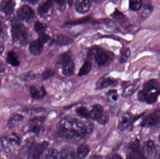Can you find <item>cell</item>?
<instances>
[{
    "instance_id": "obj_44",
    "label": "cell",
    "mask_w": 160,
    "mask_h": 159,
    "mask_svg": "<svg viewBox=\"0 0 160 159\" xmlns=\"http://www.w3.org/2000/svg\"><path fill=\"white\" fill-rule=\"evenodd\" d=\"M107 159H122L121 157L117 154H113L108 156Z\"/></svg>"
},
{
    "instance_id": "obj_40",
    "label": "cell",
    "mask_w": 160,
    "mask_h": 159,
    "mask_svg": "<svg viewBox=\"0 0 160 159\" xmlns=\"http://www.w3.org/2000/svg\"><path fill=\"white\" fill-rule=\"evenodd\" d=\"M51 37L49 35L47 34L43 33L39 35V37L38 39L43 44L48 42L50 39Z\"/></svg>"
},
{
    "instance_id": "obj_30",
    "label": "cell",
    "mask_w": 160,
    "mask_h": 159,
    "mask_svg": "<svg viewBox=\"0 0 160 159\" xmlns=\"http://www.w3.org/2000/svg\"><path fill=\"white\" fill-rule=\"evenodd\" d=\"M35 30L39 34V35L45 33V31L48 28V26L45 23L41 22V21H37L36 22L34 26Z\"/></svg>"
},
{
    "instance_id": "obj_5",
    "label": "cell",
    "mask_w": 160,
    "mask_h": 159,
    "mask_svg": "<svg viewBox=\"0 0 160 159\" xmlns=\"http://www.w3.org/2000/svg\"><path fill=\"white\" fill-rule=\"evenodd\" d=\"M18 16L21 19L29 21L35 16L34 11L32 7L27 5H23L18 11Z\"/></svg>"
},
{
    "instance_id": "obj_17",
    "label": "cell",
    "mask_w": 160,
    "mask_h": 159,
    "mask_svg": "<svg viewBox=\"0 0 160 159\" xmlns=\"http://www.w3.org/2000/svg\"><path fill=\"white\" fill-rule=\"evenodd\" d=\"M23 116L20 114H17L13 116L8 120L7 123V127L10 129H12L20 125L23 121Z\"/></svg>"
},
{
    "instance_id": "obj_31",
    "label": "cell",
    "mask_w": 160,
    "mask_h": 159,
    "mask_svg": "<svg viewBox=\"0 0 160 159\" xmlns=\"http://www.w3.org/2000/svg\"><path fill=\"white\" fill-rule=\"evenodd\" d=\"M77 113L81 117L88 119L90 118V111L84 106H80L77 109Z\"/></svg>"
},
{
    "instance_id": "obj_15",
    "label": "cell",
    "mask_w": 160,
    "mask_h": 159,
    "mask_svg": "<svg viewBox=\"0 0 160 159\" xmlns=\"http://www.w3.org/2000/svg\"><path fill=\"white\" fill-rule=\"evenodd\" d=\"M30 93L32 98L35 99H40L46 95V91L44 87L38 88L36 86H31L30 89Z\"/></svg>"
},
{
    "instance_id": "obj_29",
    "label": "cell",
    "mask_w": 160,
    "mask_h": 159,
    "mask_svg": "<svg viewBox=\"0 0 160 159\" xmlns=\"http://www.w3.org/2000/svg\"><path fill=\"white\" fill-rule=\"evenodd\" d=\"M160 94V90L154 92H151L149 93L148 92L145 101L150 104L154 103L158 100V97Z\"/></svg>"
},
{
    "instance_id": "obj_13",
    "label": "cell",
    "mask_w": 160,
    "mask_h": 159,
    "mask_svg": "<svg viewBox=\"0 0 160 159\" xmlns=\"http://www.w3.org/2000/svg\"><path fill=\"white\" fill-rule=\"evenodd\" d=\"M103 108L100 105H96L93 106L92 110L90 111V118L93 120L98 121L104 114Z\"/></svg>"
},
{
    "instance_id": "obj_43",
    "label": "cell",
    "mask_w": 160,
    "mask_h": 159,
    "mask_svg": "<svg viewBox=\"0 0 160 159\" xmlns=\"http://www.w3.org/2000/svg\"><path fill=\"white\" fill-rule=\"evenodd\" d=\"M23 112L28 114H34L38 113L42 111V109H25L23 110Z\"/></svg>"
},
{
    "instance_id": "obj_3",
    "label": "cell",
    "mask_w": 160,
    "mask_h": 159,
    "mask_svg": "<svg viewBox=\"0 0 160 159\" xmlns=\"http://www.w3.org/2000/svg\"><path fill=\"white\" fill-rule=\"evenodd\" d=\"M48 145V142H43L32 146L29 151L28 159H41Z\"/></svg>"
},
{
    "instance_id": "obj_48",
    "label": "cell",
    "mask_w": 160,
    "mask_h": 159,
    "mask_svg": "<svg viewBox=\"0 0 160 159\" xmlns=\"http://www.w3.org/2000/svg\"><path fill=\"white\" fill-rule=\"evenodd\" d=\"M89 159H99V157H98V156H92V157H90V158H89Z\"/></svg>"
},
{
    "instance_id": "obj_1",
    "label": "cell",
    "mask_w": 160,
    "mask_h": 159,
    "mask_svg": "<svg viewBox=\"0 0 160 159\" xmlns=\"http://www.w3.org/2000/svg\"><path fill=\"white\" fill-rule=\"evenodd\" d=\"M63 136L68 139L78 140L83 139L92 133L94 129L93 124L88 121L79 120L73 117H65L60 124Z\"/></svg>"
},
{
    "instance_id": "obj_32",
    "label": "cell",
    "mask_w": 160,
    "mask_h": 159,
    "mask_svg": "<svg viewBox=\"0 0 160 159\" xmlns=\"http://www.w3.org/2000/svg\"><path fill=\"white\" fill-rule=\"evenodd\" d=\"M142 2L140 0L130 1L129 2V7L132 11L139 10L142 6Z\"/></svg>"
},
{
    "instance_id": "obj_6",
    "label": "cell",
    "mask_w": 160,
    "mask_h": 159,
    "mask_svg": "<svg viewBox=\"0 0 160 159\" xmlns=\"http://www.w3.org/2000/svg\"><path fill=\"white\" fill-rule=\"evenodd\" d=\"M129 159H142L144 157L143 154L140 149L139 143L134 142L131 144L129 147Z\"/></svg>"
},
{
    "instance_id": "obj_33",
    "label": "cell",
    "mask_w": 160,
    "mask_h": 159,
    "mask_svg": "<svg viewBox=\"0 0 160 159\" xmlns=\"http://www.w3.org/2000/svg\"><path fill=\"white\" fill-rule=\"evenodd\" d=\"M58 153L57 150L54 148H50L47 151L45 159H57Z\"/></svg>"
},
{
    "instance_id": "obj_49",
    "label": "cell",
    "mask_w": 160,
    "mask_h": 159,
    "mask_svg": "<svg viewBox=\"0 0 160 159\" xmlns=\"http://www.w3.org/2000/svg\"><path fill=\"white\" fill-rule=\"evenodd\" d=\"M159 141H160V135H159Z\"/></svg>"
},
{
    "instance_id": "obj_39",
    "label": "cell",
    "mask_w": 160,
    "mask_h": 159,
    "mask_svg": "<svg viewBox=\"0 0 160 159\" xmlns=\"http://www.w3.org/2000/svg\"><path fill=\"white\" fill-rule=\"evenodd\" d=\"M153 11V7L150 6V5L146 6L145 7L144 10L142 13V16L144 18H146L148 17L150 15Z\"/></svg>"
},
{
    "instance_id": "obj_35",
    "label": "cell",
    "mask_w": 160,
    "mask_h": 159,
    "mask_svg": "<svg viewBox=\"0 0 160 159\" xmlns=\"http://www.w3.org/2000/svg\"><path fill=\"white\" fill-rule=\"evenodd\" d=\"M112 16L118 21H119V23H125L127 22L126 17L122 13L119 12V11H115L113 14Z\"/></svg>"
},
{
    "instance_id": "obj_37",
    "label": "cell",
    "mask_w": 160,
    "mask_h": 159,
    "mask_svg": "<svg viewBox=\"0 0 160 159\" xmlns=\"http://www.w3.org/2000/svg\"><path fill=\"white\" fill-rule=\"evenodd\" d=\"M131 56V51L129 49H126L124 53L121 55L120 58V62L121 63L126 62L128 59Z\"/></svg>"
},
{
    "instance_id": "obj_21",
    "label": "cell",
    "mask_w": 160,
    "mask_h": 159,
    "mask_svg": "<svg viewBox=\"0 0 160 159\" xmlns=\"http://www.w3.org/2000/svg\"><path fill=\"white\" fill-rule=\"evenodd\" d=\"M15 3L13 1H5L2 3L1 8L5 14L7 15H10L13 13L15 9Z\"/></svg>"
},
{
    "instance_id": "obj_4",
    "label": "cell",
    "mask_w": 160,
    "mask_h": 159,
    "mask_svg": "<svg viewBox=\"0 0 160 159\" xmlns=\"http://www.w3.org/2000/svg\"><path fill=\"white\" fill-rule=\"evenodd\" d=\"M159 123H160V108L146 117L143 120L142 125L143 127L149 128L156 126Z\"/></svg>"
},
{
    "instance_id": "obj_45",
    "label": "cell",
    "mask_w": 160,
    "mask_h": 159,
    "mask_svg": "<svg viewBox=\"0 0 160 159\" xmlns=\"http://www.w3.org/2000/svg\"><path fill=\"white\" fill-rule=\"evenodd\" d=\"M4 50V46L2 42L0 41V55L2 53Z\"/></svg>"
},
{
    "instance_id": "obj_46",
    "label": "cell",
    "mask_w": 160,
    "mask_h": 159,
    "mask_svg": "<svg viewBox=\"0 0 160 159\" xmlns=\"http://www.w3.org/2000/svg\"><path fill=\"white\" fill-rule=\"evenodd\" d=\"M113 95H112V99L113 101H116L118 99V97L117 95L115 94V93H113Z\"/></svg>"
},
{
    "instance_id": "obj_24",
    "label": "cell",
    "mask_w": 160,
    "mask_h": 159,
    "mask_svg": "<svg viewBox=\"0 0 160 159\" xmlns=\"http://www.w3.org/2000/svg\"><path fill=\"white\" fill-rule=\"evenodd\" d=\"M89 152V147L87 145L82 144L78 147L77 151V157L78 159H84Z\"/></svg>"
},
{
    "instance_id": "obj_28",
    "label": "cell",
    "mask_w": 160,
    "mask_h": 159,
    "mask_svg": "<svg viewBox=\"0 0 160 159\" xmlns=\"http://www.w3.org/2000/svg\"><path fill=\"white\" fill-rule=\"evenodd\" d=\"M4 140L11 145H18L20 143V139L16 133H14L5 137Z\"/></svg>"
},
{
    "instance_id": "obj_10",
    "label": "cell",
    "mask_w": 160,
    "mask_h": 159,
    "mask_svg": "<svg viewBox=\"0 0 160 159\" xmlns=\"http://www.w3.org/2000/svg\"><path fill=\"white\" fill-rule=\"evenodd\" d=\"M116 83L115 80L110 77H102L100 78L96 83V89L102 90L114 85Z\"/></svg>"
},
{
    "instance_id": "obj_8",
    "label": "cell",
    "mask_w": 160,
    "mask_h": 159,
    "mask_svg": "<svg viewBox=\"0 0 160 159\" xmlns=\"http://www.w3.org/2000/svg\"><path fill=\"white\" fill-rule=\"evenodd\" d=\"M132 116L128 113H125L120 115L118 118V128L121 130H124L129 126L132 120Z\"/></svg>"
},
{
    "instance_id": "obj_14",
    "label": "cell",
    "mask_w": 160,
    "mask_h": 159,
    "mask_svg": "<svg viewBox=\"0 0 160 159\" xmlns=\"http://www.w3.org/2000/svg\"><path fill=\"white\" fill-rule=\"evenodd\" d=\"M156 150V144L151 140H148L144 143L143 146V152L148 157L153 156L155 154Z\"/></svg>"
},
{
    "instance_id": "obj_47",
    "label": "cell",
    "mask_w": 160,
    "mask_h": 159,
    "mask_svg": "<svg viewBox=\"0 0 160 159\" xmlns=\"http://www.w3.org/2000/svg\"><path fill=\"white\" fill-rule=\"evenodd\" d=\"M57 3L61 5H62L64 4V3L65 2V1H56Z\"/></svg>"
},
{
    "instance_id": "obj_34",
    "label": "cell",
    "mask_w": 160,
    "mask_h": 159,
    "mask_svg": "<svg viewBox=\"0 0 160 159\" xmlns=\"http://www.w3.org/2000/svg\"><path fill=\"white\" fill-rule=\"evenodd\" d=\"M99 50V49L96 46L89 49L87 53V59L89 60L90 61L92 60H94L96 55Z\"/></svg>"
},
{
    "instance_id": "obj_12",
    "label": "cell",
    "mask_w": 160,
    "mask_h": 159,
    "mask_svg": "<svg viewBox=\"0 0 160 159\" xmlns=\"http://www.w3.org/2000/svg\"><path fill=\"white\" fill-rule=\"evenodd\" d=\"M109 59V55L106 52L100 50L96 55L94 61L96 65L98 67H100L105 64Z\"/></svg>"
},
{
    "instance_id": "obj_27",
    "label": "cell",
    "mask_w": 160,
    "mask_h": 159,
    "mask_svg": "<svg viewBox=\"0 0 160 159\" xmlns=\"http://www.w3.org/2000/svg\"><path fill=\"white\" fill-rule=\"evenodd\" d=\"M139 85L137 84H131L126 87L123 92V96L124 97H128L132 95L139 87Z\"/></svg>"
},
{
    "instance_id": "obj_42",
    "label": "cell",
    "mask_w": 160,
    "mask_h": 159,
    "mask_svg": "<svg viewBox=\"0 0 160 159\" xmlns=\"http://www.w3.org/2000/svg\"><path fill=\"white\" fill-rule=\"evenodd\" d=\"M148 92L143 90L140 91L138 94V99L141 101H145Z\"/></svg>"
},
{
    "instance_id": "obj_25",
    "label": "cell",
    "mask_w": 160,
    "mask_h": 159,
    "mask_svg": "<svg viewBox=\"0 0 160 159\" xmlns=\"http://www.w3.org/2000/svg\"><path fill=\"white\" fill-rule=\"evenodd\" d=\"M55 42L60 45H68L73 43V40L66 35H60L57 36Z\"/></svg>"
},
{
    "instance_id": "obj_41",
    "label": "cell",
    "mask_w": 160,
    "mask_h": 159,
    "mask_svg": "<svg viewBox=\"0 0 160 159\" xmlns=\"http://www.w3.org/2000/svg\"><path fill=\"white\" fill-rule=\"evenodd\" d=\"M108 119H109V116L106 113H104L102 116L97 121V122L101 125H105L108 122Z\"/></svg>"
},
{
    "instance_id": "obj_22",
    "label": "cell",
    "mask_w": 160,
    "mask_h": 159,
    "mask_svg": "<svg viewBox=\"0 0 160 159\" xmlns=\"http://www.w3.org/2000/svg\"><path fill=\"white\" fill-rule=\"evenodd\" d=\"M71 56L70 53L69 52H65L60 55L57 58L56 60V64L59 66L62 67L65 64L71 60Z\"/></svg>"
},
{
    "instance_id": "obj_11",
    "label": "cell",
    "mask_w": 160,
    "mask_h": 159,
    "mask_svg": "<svg viewBox=\"0 0 160 159\" xmlns=\"http://www.w3.org/2000/svg\"><path fill=\"white\" fill-rule=\"evenodd\" d=\"M44 44L38 39L34 40L30 44L29 50L34 56L40 55L43 49Z\"/></svg>"
},
{
    "instance_id": "obj_2",
    "label": "cell",
    "mask_w": 160,
    "mask_h": 159,
    "mask_svg": "<svg viewBox=\"0 0 160 159\" xmlns=\"http://www.w3.org/2000/svg\"><path fill=\"white\" fill-rule=\"evenodd\" d=\"M11 34L13 41L18 44L25 45L29 41V32L23 24L17 23L13 25Z\"/></svg>"
},
{
    "instance_id": "obj_19",
    "label": "cell",
    "mask_w": 160,
    "mask_h": 159,
    "mask_svg": "<svg viewBox=\"0 0 160 159\" xmlns=\"http://www.w3.org/2000/svg\"><path fill=\"white\" fill-rule=\"evenodd\" d=\"M52 7V1H46L42 3L38 6V14L42 16H47L50 11Z\"/></svg>"
},
{
    "instance_id": "obj_7",
    "label": "cell",
    "mask_w": 160,
    "mask_h": 159,
    "mask_svg": "<svg viewBox=\"0 0 160 159\" xmlns=\"http://www.w3.org/2000/svg\"><path fill=\"white\" fill-rule=\"evenodd\" d=\"M43 122L42 118H36L32 119L27 127V131L35 134H38L41 130Z\"/></svg>"
},
{
    "instance_id": "obj_36",
    "label": "cell",
    "mask_w": 160,
    "mask_h": 159,
    "mask_svg": "<svg viewBox=\"0 0 160 159\" xmlns=\"http://www.w3.org/2000/svg\"><path fill=\"white\" fill-rule=\"evenodd\" d=\"M55 75V72L53 70L48 69L45 71L42 74V78L43 80H46L50 78L51 77L54 76Z\"/></svg>"
},
{
    "instance_id": "obj_26",
    "label": "cell",
    "mask_w": 160,
    "mask_h": 159,
    "mask_svg": "<svg viewBox=\"0 0 160 159\" xmlns=\"http://www.w3.org/2000/svg\"><path fill=\"white\" fill-rule=\"evenodd\" d=\"M7 61L9 64L14 67L18 66L19 64L18 59L15 52L10 51L8 52L7 57Z\"/></svg>"
},
{
    "instance_id": "obj_23",
    "label": "cell",
    "mask_w": 160,
    "mask_h": 159,
    "mask_svg": "<svg viewBox=\"0 0 160 159\" xmlns=\"http://www.w3.org/2000/svg\"><path fill=\"white\" fill-rule=\"evenodd\" d=\"M91 69H92L91 62L87 59L83 63L81 68H80L78 73L79 76L82 77L86 75L90 72Z\"/></svg>"
},
{
    "instance_id": "obj_38",
    "label": "cell",
    "mask_w": 160,
    "mask_h": 159,
    "mask_svg": "<svg viewBox=\"0 0 160 159\" xmlns=\"http://www.w3.org/2000/svg\"><path fill=\"white\" fill-rule=\"evenodd\" d=\"M89 17H86L82 18L80 19L77 20L73 21H69L66 23V24L68 25H78V24H81L82 23H85L87 21L89 20Z\"/></svg>"
},
{
    "instance_id": "obj_16",
    "label": "cell",
    "mask_w": 160,
    "mask_h": 159,
    "mask_svg": "<svg viewBox=\"0 0 160 159\" xmlns=\"http://www.w3.org/2000/svg\"><path fill=\"white\" fill-rule=\"evenodd\" d=\"M60 159H76L74 148L70 146L64 147L60 153Z\"/></svg>"
},
{
    "instance_id": "obj_18",
    "label": "cell",
    "mask_w": 160,
    "mask_h": 159,
    "mask_svg": "<svg viewBox=\"0 0 160 159\" xmlns=\"http://www.w3.org/2000/svg\"><path fill=\"white\" fill-rule=\"evenodd\" d=\"M160 88L159 82L156 79H150L143 85V90L147 92H151L153 90L157 91Z\"/></svg>"
},
{
    "instance_id": "obj_20",
    "label": "cell",
    "mask_w": 160,
    "mask_h": 159,
    "mask_svg": "<svg viewBox=\"0 0 160 159\" xmlns=\"http://www.w3.org/2000/svg\"><path fill=\"white\" fill-rule=\"evenodd\" d=\"M75 69V63L71 59L62 67V74L66 77H69L74 74Z\"/></svg>"
},
{
    "instance_id": "obj_9",
    "label": "cell",
    "mask_w": 160,
    "mask_h": 159,
    "mask_svg": "<svg viewBox=\"0 0 160 159\" xmlns=\"http://www.w3.org/2000/svg\"><path fill=\"white\" fill-rule=\"evenodd\" d=\"M91 2L89 1L78 0L75 3V8L80 14H85L88 12L91 7Z\"/></svg>"
}]
</instances>
